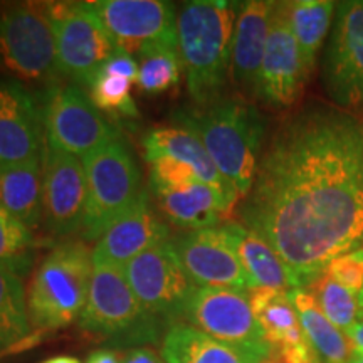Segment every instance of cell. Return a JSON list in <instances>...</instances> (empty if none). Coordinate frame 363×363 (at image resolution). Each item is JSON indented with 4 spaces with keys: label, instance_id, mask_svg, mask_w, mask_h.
I'll return each instance as SVG.
<instances>
[{
    "label": "cell",
    "instance_id": "obj_1",
    "mask_svg": "<svg viewBox=\"0 0 363 363\" xmlns=\"http://www.w3.org/2000/svg\"><path fill=\"white\" fill-rule=\"evenodd\" d=\"M239 219L278 252L298 289L362 249V121L330 106L288 118L262 150Z\"/></svg>",
    "mask_w": 363,
    "mask_h": 363
},
{
    "label": "cell",
    "instance_id": "obj_2",
    "mask_svg": "<svg viewBox=\"0 0 363 363\" xmlns=\"http://www.w3.org/2000/svg\"><path fill=\"white\" fill-rule=\"evenodd\" d=\"M172 118L175 126L197 135L239 199L246 197L259 169L266 133L257 108L246 99L224 98L211 106L180 108Z\"/></svg>",
    "mask_w": 363,
    "mask_h": 363
},
{
    "label": "cell",
    "instance_id": "obj_3",
    "mask_svg": "<svg viewBox=\"0 0 363 363\" xmlns=\"http://www.w3.org/2000/svg\"><path fill=\"white\" fill-rule=\"evenodd\" d=\"M239 6L224 0H194L179 11V56L194 106H211L227 98Z\"/></svg>",
    "mask_w": 363,
    "mask_h": 363
},
{
    "label": "cell",
    "instance_id": "obj_4",
    "mask_svg": "<svg viewBox=\"0 0 363 363\" xmlns=\"http://www.w3.org/2000/svg\"><path fill=\"white\" fill-rule=\"evenodd\" d=\"M93 257L84 240L57 244L34 271L27 288V313L34 333L79 320L89 293Z\"/></svg>",
    "mask_w": 363,
    "mask_h": 363
},
{
    "label": "cell",
    "instance_id": "obj_5",
    "mask_svg": "<svg viewBox=\"0 0 363 363\" xmlns=\"http://www.w3.org/2000/svg\"><path fill=\"white\" fill-rule=\"evenodd\" d=\"M78 326L115 348H136L163 340L169 330L142 306L118 266H93L89 293Z\"/></svg>",
    "mask_w": 363,
    "mask_h": 363
},
{
    "label": "cell",
    "instance_id": "obj_6",
    "mask_svg": "<svg viewBox=\"0 0 363 363\" xmlns=\"http://www.w3.org/2000/svg\"><path fill=\"white\" fill-rule=\"evenodd\" d=\"M83 162L88 203L81 238L98 240L142 192V174L123 138L89 153Z\"/></svg>",
    "mask_w": 363,
    "mask_h": 363
},
{
    "label": "cell",
    "instance_id": "obj_7",
    "mask_svg": "<svg viewBox=\"0 0 363 363\" xmlns=\"http://www.w3.org/2000/svg\"><path fill=\"white\" fill-rule=\"evenodd\" d=\"M0 67L29 83L56 84V40L45 4L0 9Z\"/></svg>",
    "mask_w": 363,
    "mask_h": 363
},
{
    "label": "cell",
    "instance_id": "obj_8",
    "mask_svg": "<svg viewBox=\"0 0 363 363\" xmlns=\"http://www.w3.org/2000/svg\"><path fill=\"white\" fill-rule=\"evenodd\" d=\"M44 147L84 158L120 138V131L78 84H52L40 99Z\"/></svg>",
    "mask_w": 363,
    "mask_h": 363
},
{
    "label": "cell",
    "instance_id": "obj_9",
    "mask_svg": "<svg viewBox=\"0 0 363 363\" xmlns=\"http://www.w3.org/2000/svg\"><path fill=\"white\" fill-rule=\"evenodd\" d=\"M56 40L61 76L81 88H91L116 48L89 2L45 4Z\"/></svg>",
    "mask_w": 363,
    "mask_h": 363
},
{
    "label": "cell",
    "instance_id": "obj_10",
    "mask_svg": "<svg viewBox=\"0 0 363 363\" xmlns=\"http://www.w3.org/2000/svg\"><path fill=\"white\" fill-rule=\"evenodd\" d=\"M89 6L116 51L138 59L157 52H179V12L174 4L163 0H94Z\"/></svg>",
    "mask_w": 363,
    "mask_h": 363
},
{
    "label": "cell",
    "instance_id": "obj_11",
    "mask_svg": "<svg viewBox=\"0 0 363 363\" xmlns=\"http://www.w3.org/2000/svg\"><path fill=\"white\" fill-rule=\"evenodd\" d=\"M182 323L238 348L257 363H262L272 353L254 316L247 291L195 286Z\"/></svg>",
    "mask_w": 363,
    "mask_h": 363
},
{
    "label": "cell",
    "instance_id": "obj_12",
    "mask_svg": "<svg viewBox=\"0 0 363 363\" xmlns=\"http://www.w3.org/2000/svg\"><path fill=\"white\" fill-rule=\"evenodd\" d=\"M323 56V86L340 110H363V0L337 4Z\"/></svg>",
    "mask_w": 363,
    "mask_h": 363
},
{
    "label": "cell",
    "instance_id": "obj_13",
    "mask_svg": "<svg viewBox=\"0 0 363 363\" xmlns=\"http://www.w3.org/2000/svg\"><path fill=\"white\" fill-rule=\"evenodd\" d=\"M123 269L135 296L150 315L167 328L182 323L195 286L177 256L172 238L136 256Z\"/></svg>",
    "mask_w": 363,
    "mask_h": 363
},
{
    "label": "cell",
    "instance_id": "obj_14",
    "mask_svg": "<svg viewBox=\"0 0 363 363\" xmlns=\"http://www.w3.org/2000/svg\"><path fill=\"white\" fill-rule=\"evenodd\" d=\"M88 203L83 162L49 147L43 150V222L56 238L81 234Z\"/></svg>",
    "mask_w": 363,
    "mask_h": 363
},
{
    "label": "cell",
    "instance_id": "obj_15",
    "mask_svg": "<svg viewBox=\"0 0 363 363\" xmlns=\"http://www.w3.org/2000/svg\"><path fill=\"white\" fill-rule=\"evenodd\" d=\"M308 79L301 52L288 22L286 2H276L256 96L283 110L293 106Z\"/></svg>",
    "mask_w": 363,
    "mask_h": 363
},
{
    "label": "cell",
    "instance_id": "obj_16",
    "mask_svg": "<svg viewBox=\"0 0 363 363\" xmlns=\"http://www.w3.org/2000/svg\"><path fill=\"white\" fill-rule=\"evenodd\" d=\"M172 244L194 286L252 291L246 271L219 225L182 233L172 238Z\"/></svg>",
    "mask_w": 363,
    "mask_h": 363
},
{
    "label": "cell",
    "instance_id": "obj_17",
    "mask_svg": "<svg viewBox=\"0 0 363 363\" xmlns=\"http://www.w3.org/2000/svg\"><path fill=\"white\" fill-rule=\"evenodd\" d=\"M170 239V227L150 201V194L142 190L136 201L126 208L96 240L93 266L125 267L136 256Z\"/></svg>",
    "mask_w": 363,
    "mask_h": 363
},
{
    "label": "cell",
    "instance_id": "obj_18",
    "mask_svg": "<svg viewBox=\"0 0 363 363\" xmlns=\"http://www.w3.org/2000/svg\"><path fill=\"white\" fill-rule=\"evenodd\" d=\"M40 103L21 81L0 79V169L43 157Z\"/></svg>",
    "mask_w": 363,
    "mask_h": 363
},
{
    "label": "cell",
    "instance_id": "obj_19",
    "mask_svg": "<svg viewBox=\"0 0 363 363\" xmlns=\"http://www.w3.org/2000/svg\"><path fill=\"white\" fill-rule=\"evenodd\" d=\"M274 6L276 2L267 0H249L239 6L230 54V81L247 98L257 93Z\"/></svg>",
    "mask_w": 363,
    "mask_h": 363
},
{
    "label": "cell",
    "instance_id": "obj_20",
    "mask_svg": "<svg viewBox=\"0 0 363 363\" xmlns=\"http://www.w3.org/2000/svg\"><path fill=\"white\" fill-rule=\"evenodd\" d=\"M249 299L257 325L261 326L272 352H279L281 355L299 363L320 360L305 337L298 311L288 293L276 289H252Z\"/></svg>",
    "mask_w": 363,
    "mask_h": 363
},
{
    "label": "cell",
    "instance_id": "obj_21",
    "mask_svg": "<svg viewBox=\"0 0 363 363\" xmlns=\"http://www.w3.org/2000/svg\"><path fill=\"white\" fill-rule=\"evenodd\" d=\"M152 195L165 220L185 233L220 225L222 219H225L235 207L219 190L203 182L155 190Z\"/></svg>",
    "mask_w": 363,
    "mask_h": 363
},
{
    "label": "cell",
    "instance_id": "obj_22",
    "mask_svg": "<svg viewBox=\"0 0 363 363\" xmlns=\"http://www.w3.org/2000/svg\"><path fill=\"white\" fill-rule=\"evenodd\" d=\"M143 150L147 162L153 158L167 157L185 163L197 174L203 184L219 190L233 206H238L239 194L235 192L233 184L220 174L206 147L192 131L180 128V126L157 128L150 131L143 138Z\"/></svg>",
    "mask_w": 363,
    "mask_h": 363
},
{
    "label": "cell",
    "instance_id": "obj_23",
    "mask_svg": "<svg viewBox=\"0 0 363 363\" xmlns=\"http://www.w3.org/2000/svg\"><path fill=\"white\" fill-rule=\"evenodd\" d=\"M219 229L246 271L251 289H276L284 293L298 289L283 259L259 234L235 220L222 222Z\"/></svg>",
    "mask_w": 363,
    "mask_h": 363
},
{
    "label": "cell",
    "instance_id": "obj_24",
    "mask_svg": "<svg viewBox=\"0 0 363 363\" xmlns=\"http://www.w3.org/2000/svg\"><path fill=\"white\" fill-rule=\"evenodd\" d=\"M0 206L27 229L43 222V157L0 169Z\"/></svg>",
    "mask_w": 363,
    "mask_h": 363
},
{
    "label": "cell",
    "instance_id": "obj_25",
    "mask_svg": "<svg viewBox=\"0 0 363 363\" xmlns=\"http://www.w3.org/2000/svg\"><path fill=\"white\" fill-rule=\"evenodd\" d=\"M160 355L165 363H257L244 352L187 323H175L165 331Z\"/></svg>",
    "mask_w": 363,
    "mask_h": 363
},
{
    "label": "cell",
    "instance_id": "obj_26",
    "mask_svg": "<svg viewBox=\"0 0 363 363\" xmlns=\"http://www.w3.org/2000/svg\"><path fill=\"white\" fill-rule=\"evenodd\" d=\"M305 337L321 363H348L353 355L350 340L323 315L316 299L306 288L289 291Z\"/></svg>",
    "mask_w": 363,
    "mask_h": 363
},
{
    "label": "cell",
    "instance_id": "obj_27",
    "mask_svg": "<svg viewBox=\"0 0 363 363\" xmlns=\"http://www.w3.org/2000/svg\"><path fill=\"white\" fill-rule=\"evenodd\" d=\"M337 4L331 0H296L286 2L288 22L296 39L306 74L315 69L318 52L323 45L333 22Z\"/></svg>",
    "mask_w": 363,
    "mask_h": 363
},
{
    "label": "cell",
    "instance_id": "obj_28",
    "mask_svg": "<svg viewBox=\"0 0 363 363\" xmlns=\"http://www.w3.org/2000/svg\"><path fill=\"white\" fill-rule=\"evenodd\" d=\"M22 276L0 264V357L33 340Z\"/></svg>",
    "mask_w": 363,
    "mask_h": 363
},
{
    "label": "cell",
    "instance_id": "obj_29",
    "mask_svg": "<svg viewBox=\"0 0 363 363\" xmlns=\"http://www.w3.org/2000/svg\"><path fill=\"white\" fill-rule=\"evenodd\" d=\"M35 249L33 230L0 206V264L24 276L34 264Z\"/></svg>",
    "mask_w": 363,
    "mask_h": 363
},
{
    "label": "cell",
    "instance_id": "obj_30",
    "mask_svg": "<svg viewBox=\"0 0 363 363\" xmlns=\"http://www.w3.org/2000/svg\"><path fill=\"white\" fill-rule=\"evenodd\" d=\"M306 289L316 299L323 315L343 333H347L362 315L360 303L355 294L345 289L325 272Z\"/></svg>",
    "mask_w": 363,
    "mask_h": 363
},
{
    "label": "cell",
    "instance_id": "obj_31",
    "mask_svg": "<svg viewBox=\"0 0 363 363\" xmlns=\"http://www.w3.org/2000/svg\"><path fill=\"white\" fill-rule=\"evenodd\" d=\"M89 98L101 113L111 116L136 118L138 110L131 98V81L99 74L89 88Z\"/></svg>",
    "mask_w": 363,
    "mask_h": 363
},
{
    "label": "cell",
    "instance_id": "obj_32",
    "mask_svg": "<svg viewBox=\"0 0 363 363\" xmlns=\"http://www.w3.org/2000/svg\"><path fill=\"white\" fill-rule=\"evenodd\" d=\"M140 61L136 83L145 93L160 94L179 84L182 74L179 52H157Z\"/></svg>",
    "mask_w": 363,
    "mask_h": 363
},
{
    "label": "cell",
    "instance_id": "obj_33",
    "mask_svg": "<svg viewBox=\"0 0 363 363\" xmlns=\"http://www.w3.org/2000/svg\"><path fill=\"white\" fill-rule=\"evenodd\" d=\"M331 279L358 298L363 293V247L338 256L325 269Z\"/></svg>",
    "mask_w": 363,
    "mask_h": 363
},
{
    "label": "cell",
    "instance_id": "obj_34",
    "mask_svg": "<svg viewBox=\"0 0 363 363\" xmlns=\"http://www.w3.org/2000/svg\"><path fill=\"white\" fill-rule=\"evenodd\" d=\"M138 67L140 66L136 65L135 57H131L128 54L121 51H115V54L104 62L101 71H99V74L118 76V78H125L133 83V81L138 79Z\"/></svg>",
    "mask_w": 363,
    "mask_h": 363
},
{
    "label": "cell",
    "instance_id": "obj_35",
    "mask_svg": "<svg viewBox=\"0 0 363 363\" xmlns=\"http://www.w3.org/2000/svg\"><path fill=\"white\" fill-rule=\"evenodd\" d=\"M121 363H165V360L150 347H136L123 352Z\"/></svg>",
    "mask_w": 363,
    "mask_h": 363
},
{
    "label": "cell",
    "instance_id": "obj_36",
    "mask_svg": "<svg viewBox=\"0 0 363 363\" xmlns=\"http://www.w3.org/2000/svg\"><path fill=\"white\" fill-rule=\"evenodd\" d=\"M86 363H121V357H118L113 350L108 348H101V350L91 352Z\"/></svg>",
    "mask_w": 363,
    "mask_h": 363
},
{
    "label": "cell",
    "instance_id": "obj_37",
    "mask_svg": "<svg viewBox=\"0 0 363 363\" xmlns=\"http://www.w3.org/2000/svg\"><path fill=\"white\" fill-rule=\"evenodd\" d=\"M345 335H347V338L350 340L353 352L363 353V318L362 321H357V323L353 325Z\"/></svg>",
    "mask_w": 363,
    "mask_h": 363
},
{
    "label": "cell",
    "instance_id": "obj_38",
    "mask_svg": "<svg viewBox=\"0 0 363 363\" xmlns=\"http://www.w3.org/2000/svg\"><path fill=\"white\" fill-rule=\"evenodd\" d=\"M44 363H81L79 360H76V358L72 357H67V355H59V357H54L51 360L44 362Z\"/></svg>",
    "mask_w": 363,
    "mask_h": 363
},
{
    "label": "cell",
    "instance_id": "obj_39",
    "mask_svg": "<svg viewBox=\"0 0 363 363\" xmlns=\"http://www.w3.org/2000/svg\"><path fill=\"white\" fill-rule=\"evenodd\" d=\"M262 363H286V362H284V358L279 355V353L272 352V353H271V357H269V358H266V360L262 362Z\"/></svg>",
    "mask_w": 363,
    "mask_h": 363
},
{
    "label": "cell",
    "instance_id": "obj_40",
    "mask_svg": "<svg viewBox=\"0 0 363 363\" xmlns=\"http://www.w3.org/2000/svg\"><path fill=\"white\" fill-rule=\"evenodd\" d=\"M348 363H363V353L353 352V355H352L350 362H348Z\"/></svg>",
    "mask_w": 363,
    "mask_h": 363
},
{
    "label": "cell",
    "instance_id": "obj_41",
    "mask_svg": "<svg viewBox=\"0 0 363 363\" xmlns=\"http://www.w3.org/2000/svg\"><path fill=\"white\" fill-rule=\"evenodd\" d=\"M358 303H360V310H362V315H363V293L358 296Z\"/></svg>",
    "mask_w": 363,
    "mask_h": 363
}]
</instances>
